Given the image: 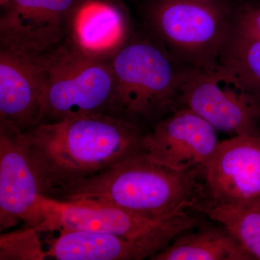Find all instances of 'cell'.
<instances>
[{
    "label": "cell",
    "instance_id": "obj_8",
    "mask_svg": "<svg viewBox=\"0 0 260 260\" xmlns=\"http://www.w3.org/2000/svg\"><path fill=\"white\" fill-rule=\"evenodd\" d=\"M198 213L260 199V137L220 142L200 173Z\"/></svg>",
    "mask_w": 260,
    "mask_h": 260
},
{
    "label": "cell",
    "instance_id": "obj_18",
    "mask_svg": "<svg viewBox=\"0 0 260 260\" xmlns=\"http://www.w3.org/2000/svg\"><path fill=\"white\" fill-rule=\"evenodd\" d=\"M35 228L13 231L0 235V260H44L46 249Z\"/></svg>",
    "mask_w": 260,
    "mask_h": 260
},
{
    "label": "cell",
    "instance_id": "obj_17",
    "mask_svg": "<svg viewBox=\"0 0 260 260\" xmlns=\"http://www.w3.org/2000/svg\"><path fill=\"white\" fill-rule=\"evenodd\" d=\"M203 215L226 228L251 260H260V199L207 210Z\"/></svg>",
    "mask_w": 260,
    "mask_h": 260
},
{
    "label": "cell",
    "instance_id": "obj_16",
    "mask_svg": "<svg viewBox=\"0 0 260 260\" xmlns=\"http://www.w3.org/2000/svg\"><path fill=\"white\" fill-rule=\"evenodd\" d=\"M219 64L227 68L252 90L260 91V40L233 20Z\"/></svg>",
    "mask_w": 260,
    "mask_h": 260
},
{
    "label": "cell",
    "instance_id": "obj_10",
    "mask_svg": "<svg viewBox=\"0 0 260 260\" xmlns=\"http://www.w3.org/2000/svg\"><path fill=\"white\" fill-rule=\"evenodd\" d=\"M47 186L23 133L0 120V232L28 220Z\"/></svg>",
    "mask_w": 260,
    "mask_h": 260
},
{
    "label": "cell",
    "instance_id": "obj_2",
    "mask_svg": "<svg viewBox=\"0 0 260 260\" xmlns=\"http://www.w3.org/2000/svg\"><path fill=\"white\" fill-rule=\"evenodd\" d=\"M200 173L179 172L142 151L92 177L51 189L47 198L93 202L152 220H170L198 212Z\"/></svg>",
    "mask_w": 260,
    "mask_h": 260
},
{
    "label": "cell",
    "instance_id": "obj_11",
    "mask_svg": "<svg viewBox=\"0 0 260 260\" xmlns=\"http://www.w3.org/2000/svg\"><path fill=\"white\" fill-rule=\"evenodd\" d=\"M216 129L199 114L181 108L148 130L143 151L179 172H201L219 144Z\"/></svg>",
    "mask_w": 260,
    "mask_h": 260
},
{
    "label": "cell",
    "instance_id": "obj_13",
    "mask_svg": "<svg viewBox=\"0 0 260 260\" xmlns=\"http://www.w3.org/2000/svg\"><path fill=\"white\" fill-rule=\"evenodd\" d=\"M127 35L124 11L112 0H78L66 42L86 55L109 61L125 45Z\"/></svg>",
    "mask_w": 260,
    "mask_h": 260
},
{
    "label": "cell",
    "instance_id": "obj_6",
    "mask_svg": "<svg viewBox=\"0 0 260 260\" xmlns=\"http://www.w3.org/2000/svg\"><path fill=\"white\" fill-rule=\"evenodd\" d=\"M234 13L213 0H156L148 11L155 40L181 65H219Z\"/></svg>",
    "mask_w": 260,
    "mask_h": 260
},
{
    "label": "cell",
    "instance_id": "obj_15",
    "mask_svg": "<svg viewBox=\"0 0 260 260\" xmlns=\"http://www.w3.org/2000/svg\"><path fill=\"white\" fill-rule=\"evenodd\" d=\"M203 221L183 233L151 260H251L237 238L221 225Z\"/></svg>",
    "mask_w": 260,
    "mask_h": 260
},
{
    "label": "cell",
    "instance_id": "obj_19",
    "mask_svg": "<svg viewBox=\"0 0 260 260\" xmlns=\"http://www.w3.org/2000/svg\"><path fill=\"white\" fill-rule=\"evenodd\" d=\"M236 23L244 31L260 40V4L249 3L234 13Z\"/></svg>",
    "mask_w": 260,
    "mask_h": 260
},
{
    "label": "cell",
    "instance_id": "obj_9",
    "mask_svg": "<svg viewBox=\"0 0 260 260\" xmlns=\"http://www.w3.org/2000/svg\"><path fill=\"white\" fill-rule=\"evenodd\" d=\"M78 0H0L1 47L44 56L64 44Z\"/></svg>",
    "mask_w": 260,
    "mask_h": 260
},
{
    "label": "cell",
    "instance_id": "obj_14",
    "mask_svg": "<svg viewBox=\"0 0 260 260\" xmlns=\"http://www.w3.org/2000/svg\"><path fill=\"white\" fill-rule=\"evenodd\" d=\"M48 239L46 259L142 260L149 255L138 246L111 234L61 229Z\"/></svg>",
    "mask_w": 260,
    "mask_h": 260
},
{
    "label": "cell",
    "instance_id": "obj_12",
    "mask_svg": "<svg viewBox=\"0 0 260 260\" xmlns=\"http://www.w3.org/2000/svg\"><path fill=\"white\" fill-rule=\"evenodd\" d=\"M44 84L43 56L1 47L0 120L14 124L23 133L37 127Z\"/></svg>",
    "mask_w": 260,
    "mask_h": 260
},
{
    "label": "cell",
    "instance_id": "obj_4",
    "mask_svg": "<svg viewBox=\"0 0 260 260\" xmlns=\"http://www.w3.org/2000/svg\"><path fill=\"white\" fill-rule=\"evenodd\" d=\"M203 221L191 212L170 220H152L110 205L61 201L42 197L32 210L25 226L35 228L42 234L61 229H80L111 234L138 246L150 257Z\"/></svg>",
    "mask_w": 260,
    "mask_h": 260
},
{
    "label": "cell",
    "instance_id": "obj_3",
    "mask_svg": "<svg viewBox=\"0 0 260 260\" xmlns=\"http://www.w3.org/2000/svg\"><path fill=\"white\" fill-rule=\"evenodd\" d=\"M110 61L114 76L111 115L145 129L180 109L184 66L158 42H126Z\"/></svg>",
    "mask_w": 260,
    "mask_h": 260
},
{
    "label": "cell",
    "instance_id": "obj_1",
    "mask_svg": "<svg viewBox=\"0 0 260 260\" xmlns=\"http://www.w3.org/2000/svg\"><path fill=\"white\" fill-rule=\"evenodd\" d=\"M148 130L108 114L42 124L23 133L47 186L70 185L143 151Z\"/></svg>",
    "mask_w": 260,
    "mask_h": 260
},
{
    "label": "cell",
    "instance_id": "obj_5",
    "mask_svg": "<svg viewBox=\"0 0 260 260\" xmlns=\"http://www.w3.org/2000/svg\"><path fill=\"white\" fill-rule=\"evenodd\" d=\"M43 61L45 84L39 126L79 116L110 114L114 92L110 60L86 55L65 42L43 56Z\"/></svg>",
    "mask_w": 260,
    "mask_h": 260
},
{
    "label": "cell",
    "instance_id": "obj_7",
    "mask_svg": "<svg viewBox=\"0 0 260 260\" xmlns=\"http://www.w3.org/2000/svg\"><path fill=\"white\" fill-rule=\"evenodd\" d=\"M179 107L199 114L216 130L260 137V91L220 64L210 70L184 66Z\"/></svg>",
    "mask_w": 260,
    "mask_h": 260
}]
</instances>
